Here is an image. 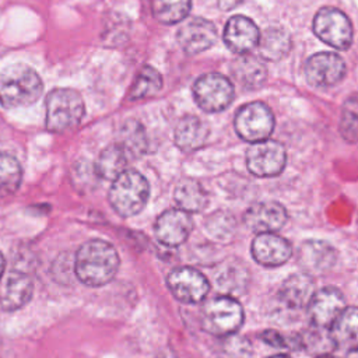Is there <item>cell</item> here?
Here are the masks:
<instances>
[{"instance_id": "obj_1", "label": "cell", "mask_w": 358, "mask_h": 358, "mask_svg": "<svg viewBox=\"0 0 358 358\" xmlns=\"http://www.w3.org/2000/svg\"><path fill=\"white\" fill-rule=\"evenodd\" d=\"M119 255L106 241L92 239L80 246L74 260L78 280L88 287H101L109 282L119 268Z\"/></svg>"}, {"instance_id": "obj_2", "label": "cell", "mask_w": 358, "mask_h": 358, "mask_svg": "<svg viewBox=\"0 0 358 358\" xmlns=\"http://www.w3.org/2000/svg\"><path fill=\"white\" fill-rule=\"evenodd\" d=\"M41 94L42 81L31 67L13 64L0 73V103L4 108L31 105Z\"/></svg>"}, {"instance_id": "obj_3", "label": "cell", "mask_w": 358, "mask_h": 358, "mask_svg": "<svg viewBox=\"0 0 358 358\" xmlns=\"http://www.w3.org/2000/svg\"><path fill=\"white\" fill-rule=\"evenodd\" d=\"M150 196V185L147 179L134 169L123 171L109 189V203L112 208L122 217L138 214Z\"/></svg>"}, {"instance_id": "obj_4", "label": "cell", "mask_w": 358, "mask_h": 358, "mask_svg": "<svg viewBox=\"0 0 358 358\" xmlns=\"http://www.w3.org/2000/svg\"><path fill=\"white\" fill-rule=\"evenodd\" d=\"M200 322L207 333L217 337H225L236 333L242 326L243 309L234 296H215L204 303Z\"/></svg>"}, {"instance_id": "obj_5", "label": "cell", "mask_w": 358, "mask_h": 358, "mask_svg": "<svg viewBox=\"0 0 358 358\" xmlns=\"http://www.w3.org/2000/svg\"><path fill=\"white\" fill-rule=\"evenodd\" d=\"M84 116L81 96L66 88H57L46 96V127L55 133L74 129Z\"/></svg>"}, {"instance_id": "obj_6", "label": "cell", "mask_w": 358, "mask_h": 358, "mask_svg": "<svg viewBox=\"0 0 358 358\" xmlns=\"http://www.w3.org/2000/svg\"><path fill=\"white\" fill-rule=\"evenodd\" d=\"M313 32L336 49H348L352 42V25L348 17L334 7H323L316 13Z\"/></svg>"}, {"instance_id": "obj_7", "label": "cell", "mask_w": 358, "mask_h": 358, "mask_svg": "<svg viewBox=\"0 0 358 358\" xmlns=\"http://www.w3.org/2000/svg\"><path fill=\"white\" fill-rule=\"evenodd\" d=\"M274 129V116L263 102H250L239 108L235 116V130L246 141L267 140Z\"/></svg>"}, {"instance_id": "obj_8", "label": "cell", "mask_w": 358, "mask_h": 358, "mask_svg": "<svg viewBox=\"0 0 358 358\" xmlns=\"http://www.w3.org/2000/svg\"><path fill=\"white\" fill-rule=\"evenodd\" d=\"M193 95L203 110L221 112L234 99V85L222 74L208 73L196 80Z\"/></svg>"}, {"instance_id": "obj_9", "label": "cell", "mask_w": 358, "mask_h": 358, "mask_svg": "<svg viewBox=\"0 0 358 358\" xmlns=\"http://www.w3.org/2000/svg\"><path fill=\"white\" fill-rule=\"evenodd\" d=\"M287 154L281 143L263 140L253 143L246 152L248 169L259 178H271L281 173L285 166Z\"/></svg>"}, {"instance_id": "obj_10", "label": "cell", "mask_w": 358, "mask_h": 358, "mask_svg": "<svg viewBox=\"0 0 358 358\" xmlns=\"http://www.w3.org/2000/svg\"><path fill=\"white\" fill-rule=\"evenodd\" d=\"M166 284L172 295L183 303L203 301L210 289L207 278L192 267L173 268L166 277Z\"/></svg>"}, {"instance_id": "obj_11", "label": "cell", "mask_w": 358, "mask_h": 358, "mask_svg": "<svg viewBox=\"0 0 358 358\" xmlns=\"http://www.w3.org/2000/svg\"><path fill=\"white\" fill-rule=\"evenodd\" d=\"M345 74L344 60L331 52H320L310 56L305 64V77L313 87H330Z\"/></svg>"}, {"instance_id": "obj_12", "label": "cell", "mask_w": 358, "mask_h": 358, "mask_svg": "<svg viewBox=\"0 0 358 358\" xmlns=\"http://www.w3.org/2000/svg\"><path fill=\"white\" fill-rule=\"evenodd\" d=\"M308 316L315 327L326 329L345 308L343 294L334 287H326L313 292L308 302Z\"/></svg>"}, {"instance_id": "obj_13", "label": "cell", "mask_w": 358, "mask_h": 358, "mask_svg": "<svg viewBox=\"0 0 358 358\" xmlns=\"http://www.w3.org/2000/svg\"><path fill=\"white\" fill-rule=\"evenodd\" d=\"M192 228L193 222L187 211L180 208H171L164 211L157 218L154 232L162 245L179 246L187 239Z\"/></svg>"}, {"instance_id": "obj_14", "label": "cell", "mask_w": 358, "mask_h": 358, "mask_svg": "<svg viewBox=\"0 0 358 358\" xmlns=\"http://www.w3.org/2000/svg\"><path fill=\"white\" fill-rule=\"evenodd\" d=\"M217 39L215 25L201 17H193L186 21L178 31V42L180 48L189 53H200L214 45Z\"/></svg>"}, {"instance_id": "obj_15", "label": "cell", "mask_w": 358, "mask_h": 358, "mask_svg": "<svg viewBox=\"0 0 358 358\" xmlns=\"http://www.w3.org/2000/svg\"><path fill=\"white\" fill-rule=\"evenodd\" d=\"M296 257L306 274H324L334 266L337 252L324 241L308 239L301 243Z\"/></svg>"}, {"instance_id": "obj_16", "label": "cell", "mask_w": 358, "mask_h": 358, "mask_svg": "<svg viewBox=\"0 0 358 358\" xmlns=\"http://www.w3.org/2000/svg\"><path fill=\"white\" fill-rule=\"evenodd\" d=\"M250 250L253 259L267 267L281 266L288 262L292 255L291 243L274 232L259 234L252 242Z\"/></svg>"}, {"instance_id": "obj_17", "label": "cell", "mask_w": 358, "mask_h": 358, "mask_svg": "<svg viewBox=\"0 0 358 358\" xmlns=\"http://www.w3.org/2000/svg\"><path fill=\"white\" fill-rule=\"evenodd\" d=\"M287 221L285 208L275 201H259L252 204L245 215V225L259 234L274 232L280 229Z\"/></svg>"}, {"instance_id": "obj_18", "label": "cell", "mask_w": 358, "mask_h": 358, "mask_svg": "<svg viewBox=\"0 0 358 358\" xmlns=\"http://www.w3.org/2000/svg\"><path fill=\"white\" fill-rule=\"evenodd\" d=\"M34 292V282L29 274L13 270L0 285V305L6 310H15L29 302Z\"/></svg>"}, {"instance_id": "obj_19", "label": "cell", "mask_w": 358, "mask_h": 358, "mask_svg": "<svg viewBox=\"0 0 358 358\" xmlns=\"http://www.w3.org/2000/svg\"><path fill=\"white\" fill-rule=\"evenodd\" d=\"M260 34L256 24L243 15H234L224 29V42L235 53L242 55L252 50L259 42Z\"/></svg>"}, {"instance_id": "obj_20", "label": "cell", "mask_w": 358, "mask_h": 358, "mask_svg": "<svg viewBox=\"0 0 358 358\" xmlns=\"http://www.w3.org/2000/svg\"><path fill=\"white\" fill-rule=\"evenodd\" d=\"M313 280L309 274H292L281 285L278 296L280 301L291 309H299L308 305L315 288Z\"/></svg>"}, {"instance_id": "obj_21", "label": "cell", "mask_w": 358, "mask_h": 358, "mask_svg": "<svg viewBox=\"0 0 358 358\" xmlns=\"http://www.w3.org/2000/svg\"><path fill=\"white\" fill-rule=\"evenodd\" d=\"M329 336L333 344L343 350L358 345V308H344L330 324Z\"/></svg>"}, {"instance_id": "obj_22", "label": "cell", "mask_w": 358, "mask_h": 358, "mask_svg": "<svg viewBox=\"0 0 358 358\" xmlns=\"http://www.w3.org/2000/svg\"><path fill=\"white\" fill-rule=\"evenodd\" d=\"M229 70H231L232 78L245 90L259 88L267 77L266 66L256 56L236 57L232 62Z\"/></svg>"}, {"instance_id": "obj_23", "label": "cell", "mask_w": 358, "mask_h": 358, "mask_svg": "<svg viewBox=\"0 0 358 358\" xmlns=\"http://www.w3.org/2000/svg\"><path fill=\"white\" fill-rule=\"evenodd\" d=\"M214 281L218 289L232 296L245 292L249 282V273L242 262L228 260L224 262L214 274Z\"/></svg>"}, {"instance_id": "obj_24", "label": "cell", "mask_w": 358, "mask_h": 358, "mask_svg": "<svg viewBox=\"0 0 358 358\" xmlns=\"http://www.w3.org/2000/svg\"><path fill=\"white\" fill-rule=\"evenodd\" d=\"M175 143L182 151H194L204 145L208 137L207 124L197 116H185L175 129Z\"/></svg>"}, {"instance_id": "obj_25", "label": "cell", "mask_w": 358, "mask_h": 358, "mask_svg": "<svg viewBox=\"0 0 358 358\" xmlns=\"http://www.w3.org/2000/svg\"><path fill=\"white\" fill-rule=\"evenodd\" d=\"M173 197L180 210L187 213L201 211L207 204V192L194 179H183L178 183L173 192Z\"/></svg>"}, {"instance_id": "obj_26", "label": "cell", "mask_w": 358, "mask_h": 358, "mask_svg": "<svg viewBox=\"0 0 358 358\" xmlns=\"http://www.w3.org/2000/svg\"><path fill=\"white\" fill-rule=\"evenodd\" d=\"M129 154L120 144H112L106 147L98 157L95 164L96 173L106 180L116 179L123 171H126Z\"/></svg>"}, {"instance_id": "obj_27", "label": "cell", "mask_w": 358, "mask_h": 358, "mask_svg": "<svg viewBox=\"0 0 358 358\" xmlns=\"http://www.w3.org/2000/svg\"><path fill=\"white\" fill-rule=\"evenodd\" d=\"M259 55L266 60H278L285 56L291 48V39L287 31L278 27L267 28L257 42Z\"/></svg>"}, {"instance_id": "obj_28", "label": "cell", "mask_w": 358, "mask_h": 358, "mask_svg": "<svg viewBox=\"0 0 358 358\" xmlns=\"http://www.w3.org/2000/svg\"><path fill=\"white\" fill-rule=\"evenodd\" d=\"M190 0H152L151 10L154 17L162 24H175L189 14Z\"/></svg>"}, {"instance_id": "obj_29", "label": "cell", "mask_w": 358, "mask_h": 358, "mask_svg": "<svg viewBox=\"0 0 358 358\" xmlns=\"http://www.w3.org/2000/svg\"><path fill=\"white\" fill-rule=\"evenodd\" d=\"M22 169L15 157L0 152V196L14 193L21 183Z\"/></svg>"}, {"instance_id": "obj_30", "label": "cell", "mask_w": 358, "mask_h": 358, "mask_svg": "<svg viewBox=\"0 0 358 358\" xmlns=\"http://www.w3.org/2000/svg\"><path fill=\"white\" fill-rule=\"evenodd\" d=\"M340 134L348 143L358 141V92L348 96L341 108Z\"/></svg>"}, {"instance_id": "obj_31", "label": "cell", "mask_w": 358, "mask_h": 358, "mask_svg": "<svg viewBox=\"0 0 358 358\" xmlns=\"http://www.w3.org/2000/svg\"><path fill=\"white\" fill-rule=\"evenodd\" d=\"M162 87L161 74L151 66L143 67L130 91V99H141L155 95Z\"/></svg>"}, {"instance_id": "obj_32", "label": "cell", "mask_w": 358, "mask_h": 358, "mask_svg": "<svg viewBox=\"0 0 358 358\" xmlns=\"http://www.w3.org/2000/svg\"><path fill=\"white\" fill-rule=\"evenodd\" d=\"M120 145L129 157H140L147 148V138L143 127L137 122H127L122 130Z\"/></svg>"}, {"instance_id": "obj_33", "label": "cell", "mask_w": 358, "mask_h": 358, "mask_svg": "<svg viewBox=\"0 0 358 358\" xmlns=\"http://www.w3.org/2000/svg\"><path fill=\"white\" fill-rule=\"evenodd\" d=\"M221 350L227 358H249L252 354V345L249 340L235 333L224 337Z\"/></svg>"}, {"instance_id": "obj_34", "label": "cell", "mask_w": 358, "mask_h": 358, "mask_svg": "<svg viewBox=\"0 0 358 358\" xmlns=\"http://www.w3.org/2000/svg\"><path fill=\"white\" fill-rule=\"evenodd\" d=\"M228 217H229V215H222V214H215V215H213V217L210 218V221H208V225H207L208 232H210L213 236H215V238H228V236H231V231H234V220L229 221V222H227L225 225H222L224 221H225Z\"/></svg>"}, {"instance_id": "obj_35", "label": "cell", "mask_w": 358, "mask_h": 358, "mask_svg": "<svg viewBox=\"0 0 358 358\" xmlns=\"http://www.w3.org/2000/svg\"><path fill=\"white\" fill-rule=\"evenodd\" d=\"M260 337L267 344H270V345H273L275 348H287V347H289V343H291L282 334H280L278 331H274V330H267Z\"/></svg>"}, {"instance_id": "obj_36", "label": "cell", "mask_w": 358, "mask_h": 358, "mask_svg": "<svg viewBox=\"0 0 358 358\" xmlns=\"http://www.w3.org/2000/svg\"><path fill=\"white\" fill-rule=\"evenodd\" d=\"M241 0H218V3H220V7L222 8V10H228V8H232V7H235L238 3H239Z\"/></svg>"}, {"instance_id": "obj_37", "label": "cell", "mask_w": 358, "mask_h": 358, "mask_svg": "<svg viewBox=\"0 0 358 358\" xmlns=\"http://www.w3.org/2000/svg\"><path fill=\"white\" fill-rule=\"evenodd\" d=\"M155 358H176V355L173 352H171V351H162Z\"/></svg>"}, {"instance_id": "obj_38", "label": "cell", "mask_w": 358, "mask_h": 358, "mask_svg": "<svg viewBox=\"0 0 358 358\" xmlns=\"http://www.w3.org/2000/svg\"><path fill=\"white\" fill-rule=\"evenodd\" d=\"M347 358H358V345L350 350V352L347 354Z\"/></svg>"}, {"instance_id": "obj_39", "label": "cell", "mask_w": 358, "mask_h": 358, "mask_svg": "<svg viewBox=\"0 0 358 358\" xmlns=\"http://www.w3.org/2000/svg\"><path fill=\"white\" fill-rule=\"evenodd\" d=\"M4 267H6V262H4V256L1 255V252H0V278H1V275H3V273H4Z\"/></svg>"}, {"instance_id": "obj_40", "label": "cell", "mask_w": 358, "mask_h": 358, "mask_svg": "<svg viewBox=\"0 0 358 358\" xmlns=\"http://www.w3.org/2000/svg\"><path fill=\"white\" fill-rule=\"evenodd\" d=\"M268 358H289L287 355H273V357H268Z\"/></svg>"}, {"instance_id": "obj_41", "label": "cell", "mask_w": 358, "mask_h": 358, "mask_svg": "<svg viewBox=\"0 0 358 358\" xmlns=\"http://www.w3.org/2000/svg\"><path fill=\"white\" fill-rule=\"evenodd\" d=\"M317 358H337V357H334V355H320Z\"/></svg>"}]
</instances>
